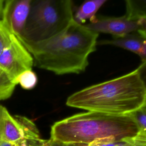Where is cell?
<instances>
[{"label": "cell", "mask_w": 146, "mask_h": 146, "mask_svg": "<svg viewBox=\"0 0 146 146\" xmlns=\"http://www.w3.org/2000/svg\"><path fill=\"white\" fill-rule=\"evenodd\" d=\"M98 35L73 20L63 31L47 40L36 43L19 40L32 55L35 66L64 75L85 71L90 54L96 50Z\"/></svg>", "instance_id": "6da1fadb"}, {"label": "cell", "mask_w": 146, "mask_h": 146, "mask_svg": "<svg viewBox=\"0 0 146 146\" xmlns=\"http://www.w3.org/2000/svg\"><path fill=\"white\" fill-rule=\"evenodd\" d=\"M146 90L134 70L71 95L66 105L111 115H129L144 105Z\"/></svg>", "instance_id": "7a4b0ae2"}, {"label": "cell", "mask_w": 146, "mask_h": 146, "mask_svg": "<svg viewBox=\"0 0 146 146\" xmlns=\"http://www.w3.org/2000/svg\"><path fill=\"white\" fill-rule=\"evenodd\" d=\"M138 132L137 126L130 115L87 111L55 122L51 127L50 139L66 145L88 144L109 137L123 140Z\"/></svg>", "instance_id": "3957f363"}, {"label": "cell", "mask_w": 146, "mask_h": 146, "mask_svg": "<svg viewBox=\"0 0 146 146\" xmlns=\"http://www.w3.org/2000/svg\"><path fill=\"white\" fill-rule=\"evenodd\" d=\"M70 0H31L30 10L21 42L36 43L50 39L63 31L74 20Z\"/></svg>", "instance_id": "277c9868"}, {"label": "cell", "mask_w": 146, "mask_h": 146, "mask_svg": "<svg viewBox=\"0 0 146 146\" xmlns=\"http://www.w3.org/2000/svg\"><path fill=\"white\" fill-rule=\"evenodd\" d=\"M24 139H40L36 125L25 116L11 115L0 104V141L13 143Z\"/></svg>", "instance_id": "5b68a950"}, {"label": "cell", "mask_w": 146, "mask_h": 146, "mask_svg": "<svg viewBox=\"0 0 146 146\" xmlns=\"http://www.w3.org/2000/svg\"><path fill=\"white\" fill-rule=\"evenodd\" d=\"M33 65L32 55L14 35L10 44L0 55V68L17 84L19 75L26 71L32 70Z\"/></svg>", "instance_id": "8992f818"}, {"label": "cell", "mask_w": 146, "mask_h": 146, "mask_svg": "<svg viewBox=\"0 0 146 146\" xmlns=\"http://www.w3.org/2000/svg\"><path fill=\"white\" fill-rule=\"evenodd\" d=\"M31 0H6L1 20L10 32L19 38L24 30L29 15Z\"/></svg>", "instance_id": "52a82bcc"}, {"label": "cell", "mask_w": 146, "mask_h": 146, "mask_svg": "<svg viewBox=\"0 0 146 146\" xmlns=\"http://www.w3.org/2000/svg\"><path fill=\"white\" fill-rule=\"evenodd\" d=\"M83 25L93 32L110 34L115 38L121 37L137 31L139 28L137 20L130 19L125 16L98 18L93 22Z\"/></svg>", "instance_id": "ba28073f"}, {"label": "cell", "mask_w": 146, "mask_h": 146, "mask_svg": "<svg viewBox=\"0 0 146 146\" xmlns=\"http://www.w3.org/2000/svg\"><path fill=\"white\" fill-rule=\"evenodd\" d=\"M144 39V36L136 31L121 37H113L111 40H101L97 44H112L138 54Z\"/></svg>", "instance_id": "9c48e42d"}, {"label": "cell", "mask_w": 146, "mask_h": 146, "mask_svg": "<svg viewBox=\"0 0 146 146\" xmlns=\"http://www.w3.org/2000/svg\"><path fill=\"white\" fill-rule=\"evenodd\" d=\"M107 2V0H90L83 2L74 14V20L78 24L83 25L87 20L90 22L96 18V13Z\"/></svg>", "instance_id": "30bf717a"}, {"label": "cell", "mask_w": 146, "mask_h": 146, "mask_svg": "<svg viewBox=\"0 0 146 146\" xmlns=\"http://www.w3.org/2000/svg\"><path fill=\"white\" fill-rule=\"evenodd\" d=\"M126 14L127 18L137 20L146 18V0H127Z\"/></svg>", "instance_id": "8fae6325"}, {"label": "cell", "mask_w": 146, "mask_h": 146, "mask_svg": "<svg viewBox=\"0 0 146 146\" xmlns=\"http://www.w3.org/2000/svg\"><path fill=\"white\" fill-rule=\"evenodd\" d=\"M16 85L14 82L0 68V101L10 98Z\"/></svg>", "instance_id": "7c38bea8"}, {"label": "cell", "mask_w": 146, "mask_h": 146, "mask_svg": "<svg viewBox=\"0 0 146 146\" xmlns=\"http://www.w3.org/2000/svg\"><path fill=\"white\" fill-rule=\"evenodd\" d=\"M38 83L37 75L33 70H28L22 73L16 80L17 84H19L25 90L34 88Z\"/></svg>", "instance_id": "4fadbf2b"}, {"label": "cell", "mask_w": 146, "mask_h": 146, "mask_svg": "<svg viewBox=\"0 0 146 146\" xmlns=\"http://www.w3.org/2000/svg\"><path fill=\"white\" fill-rule=\"evenodd\" d=\"M68 146H131L123 140H118L113 137H109L95 140L88 144H71Z\"/></svg>", "instance_id": "5bb4252c"}, {"label": "cell", "mask_w": 146, "mask_h": 146, "mask_svg": "<svg viewBox=\"0 0 146 146\" xmlns=\"http://www.w3.org/2000/svg\"><path fill=\"white\" fill-rule=\"evenodd\" d=\"M129 115L135 121L139 132L146 133V106L144 105Z\"/></svg>", "instance_id": "9a60e30c"}, {"label": "cell", "mask_w": 146, "mask_h": 146, "mask_svg": "<svg viewBox=\"0 0 146 146\" xmlns=\"http://www.w3.org/2000/svg\"><path fill=\"white\" fill-rule=\"evenodd\" d=\"M13 35L0 19V55L10 44Z\"/></svg>", "instance_id": "2e32d148"}, {"label": "cell", "mask_w": 146, "mask_h": 146, "mask_svg": "<svg viewBox=\"0 0 146 146\" xmlns=\"http://www.w3.org/2000/svg\"><path fill=\"white\" fill-rule=\"evenodd\" d=\"M131 146H146V133L139 132L135 136L124 139Z\"/></svg>", "instance_id": "e0dca14e"}, {"label": "cell", "mask_w": 146, "mask_h": 146, "mask_svg": "<svg viewBox=\"0 0 146 146\" xmlns=\"http://www.w3.org/2000/svg\"><path fill=\"white\" fill-rule=\"evenodd\" d=\"M46 140H28L21 139L13 143L12 146H40L44 143Z\"/></svg>", "instance_id": "ac0fdd59"}, {"label": "cell", "mask_w": 146, "mask_h": 146, "mask_svg": "<svg viewBox=\"0 0 146 146\" xmlns=\"http://www.w3.org/2000/svg\"><path fill=\"white\" fill-rule=\"evenodd\" d=\"M139 77L146 90V60L142 62L141 64L136 69Z\"/></svg>", "instance_id": "d6986e66"}, {"label": "cell", "mask_w": 146, "mask_h": 146, "mask_svg": "<svg viewBox=\"0 0 146 146\" xmlns=\"http://www.w3.org/2000/svg\"><path fill=\"white\" fill-rule=\"evenodd\" d=\"M139 28L137 30L143 36L146 38V18H142L137 19Z\"/></svg>", "instance_id": "ffe728a7"}, {"label": "cell", "mask_w": 146, "mask_h": 146, "mask_svg": "<svg viewBox=\"0 0 146 146\" xmlns=\"http://www.w3.org/2000/svg\"><path fill=\"white\" fill-rule=\"evenodd\" d=\"M137 55L140 56L142 62H144L146 60V38H145L142 43V45L141 46V48Z\"/></svg>", "instance_id": "44dd1931"}, {"label": "cell", "mask_w": 146, "mask_h": 146, "mask_svg": "<svg viewBox=\"0 0 146 146\" xmlns=\"http://www.w3.org/2000/svg\"><path fill=\"white\" fill-rule=\"evenodd\" d=\"M50 146H68V145H66V144H62V143H58V142H56V141H54L51 140V144H50Z\"/></svg>", "instance_id": "7402d4cb"}, {"label": "cell", "mask_w": 146, "mask_h": 146, "mask_svg": "<svg viewBox=\"0 0 146 146\" xmlns=\"http://www.w3.org/2000/svg\"><path fill=\"white\" fill-rule=\"evenodd\" d=\"M13 143L5 141H0V146H12Z\"/></svg>", "instance_id": "603a6c76"}, {"label": "cell", "mask_w": 146, "mask_h": 146, "mask_svg": "<svg viewBox=\"0 0 146 146\" xmlns=\"http://www.w3.org/2000/svg\"><path fill=\"white\" fill-rule=\"evenodd\" d=\"M4 2H5V0H0V19L1 18V15H2L3 5H4Z\"/></svg>", "instance_id": "cb8c5ba5"}, {"label": "cell", "mask_w": 146, "mask_h": 146, "mask_svg": "<svg viewBox=\"0 0 146 146\" xmlns=\"http://www.w3.org/2000/svg\"><path fill=\"white\" fill-rule=\"evenodd\" d=\"M51 140L50 139L48 140H46L44 143L40 146H50L51 144Z\"/></svg>", "instance_id": "d4e9b609"}, {"label": "cell", "mask_w": 146, "mask_h": 146, "mask_svg": "<svg viewBox=\"0 0 146 146\" xmlns=\"http://www.w3.org/2000/svg\"><path fill=\"white\" fill-rule=\"evenodd\" d=\"M144 106H146V99H145V103H144Z\"/></svg>", "instance_id": "484cf974"}]
</instances>
